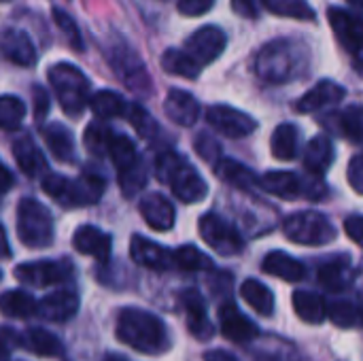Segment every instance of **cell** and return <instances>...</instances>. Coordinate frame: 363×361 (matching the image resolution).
I'll list each match as a JSON object with an SVG mask.
<instances>
[{
  "label": "cell",
  "mask_w": 363,
  "mask_h": 361,
  "mask_svg": "<svg viewBox=\"0 0 363 361\" xmlns=\"http://www.w3.org/2000/svg\"><path fill=\"white\" fill-rule=\"evenodd\" d=\"M117 338L130 349L145 355L168 351V332L160 317L140 309H123L117 319Z\"/></svg>",
  "instance_id": "cell-1"
},
{
  "label": "cell",
  "mask_w": 363,
  "mask_h": 361,
  "mask_svg": "<svg viewBox=\"0 0 363 361\" xmlns=\"http://www.w3.org/2000/svg\"><path fill=\"white\" fill-rule=\"evenodd\" d=\"M155 172L160 181L168 183L172 187V194L185 202V204H196L202 202L208 196V185L206 181L198 174L196 168H191L179 153L166 151L157 155L155 162Z\"/></svg>",
  "instance_id": "cell-2"
},
{
  "label": "cell",
  "mask_w": 363,
  "mask_h": 361,
  "mask_svg": "<svg viewBox=\"0 0 363 361\" xmlns=\"http://www.w3.org/2000/svg\"><path fill=\"white\" fill-rule=\"evenodd\" d=\"M43 189L62 206H87L100 200L104 191V179L96 172H83L79 179L47 174L43 179Z\"/></svg>",
  "instance_id": "cell-3"
},
{
  "label": "cell",
  "mask_w": 363,
  "mask_h": 361,
  "mask_svg": "<svg viewBox=\"0 0 363 361\" xmlns=\"http://www.w3.org/2000/svg\"><path fill=\"white\" fill-rule=\"evenodd\" d=\"M47 74L62 111L72 117L81 115L85 104H89V79L77 66L66 62L51 66Z\"/></svg>",
  "instance_id": "cell-4"
},
{
  "label": "cell",
  "mask_w": 363,
  "mask_h": 361,
  "mask_svg": "<svg viewBox=\"0 0 363 361\" xmlns=\"http://www.w3.org/2000/svg\"><path fill=\"white\" fill-rule=\"evenodd\" d=\"M300 49L289 40L268 43L255 60V72L268 83H287L300 72Z\"/></svg>",
  "instance_id": "cell-5"
},
{
  "label": "cell",
  "mask_w": 363,
  "mask_h": 361,
  "mask_svg": "<svg viewBox=\"0 0 363 361\" xmlns=\"http://www.w3.org/2000/svg\"><path fill=\"white\" fill-rule=\"evenodd\" d=\"M17 234L30 249H45L53 243V217L45 204L23 198L17 206Z\"/></svg>",
  "instance_id": "cell-6"
},
{
  "label": "cell",
  "mask_w": 363,
  "mask_h": 361,
  "mask_svg": "<svg viewBox=\"0 0 363 361\" xmlns=\"http://www.w3.org/2000/svg\"><path fill=\"white\" fill-rule=\"evenodd\" d=\"M108 155L117 168V177H119V187L123 191L125 198H132L134 194H138L145 183H147V170L145 164L138 157L136 145L123 136V134H115L108 147Z\"/></svg>",
  "instance_id": "cell-7"
},
{
  "label": "cell",
  "mask_w": 363,
  "mask_h": 361,
  "mask_svg": "<svg viewBox=\"0 0 363 361\" xmlns=\"http://www.w3.org/2000/svg\"><path fill=\"white\" fill-rule=\"evenodd\" d=\"M319 177L302 179L291 170H270L262 177H257V185L283 200H298V198H308V200H319L325 196V185L315 181Z\"/></svg>",
  "instance_id": "cell-8"
},
{
  "label": "cell",
  "mask_w": 363,
  "mask_h": 361,
  "mask_svg": "<svg viewBox=\"0 0 363 361\" xmlns=\"http://www.w3.org/2000/svg\"><path fill=\"white\" fill-rule=\"evenodd\" d=\"M283 232L291 243L304 247H323L336 238L332 221L317 211H302L287 217L283 223Z\"/></svg>",
  "instance_id": "cell-9"
},
{
  "label": "cell",
  "mask_w": 363,
  "mask_h": 361,
  "mask_svg": "<svg viewBox=\"0 0 363 361\" xmlns=\"http://www.w3.org/2000/svg\"><path fill=\"white\" fill-rule=\"evenodd\" d=\"M198 228H200V236L204 238V243L223 257L236 255L245 249V240L240 232L217 213L202 215Z\"/></svg>",
  "instance_id": "cell-10"
},
{
  "label": "cell",
  "mask_w": 363,
  "mask_h": 361,
  "mask_svg": "<svg viewBox=\"0 0 363 361\" xmlns=\"http://www.w3.org/2000/svg\"><path fill=\"white\" fill-rule=\"evenodd\" d=\"M108 60H111L108 62L111 68L132 91H143V94L147 91L149 77H147V70H145L138 53H134L125 43H117V45H113V53L108 55Z\"/></svg>",
  "instance_id": "cell-11"
},
{
  "label": "cell",
  "mask_w": 363,
  "mask_h": 361,
  "mask_svg": "<svg viewBox=\"0 0 363 361\" xmlns=\"http://www.w3.org/2000/svg\"><path fill=\"white\" fill-rule=\"evenodd\" d=\"M206 121L211 123V128H215L219 134L228 138H245L257 130V121L251 115L228 104L211 106L206 111Z\"/></svg>",
  "instance_id": "cell-12"
},
{
  "label": "cell",
  "mask_w": 363,
  "mask_h": 361,
  "mask_svg": "<svg viewBox=\"0 0 363 361\" xmlns=\"http://www.w3.org/2000/svg\"><path fill=\"white\" fill-rule=\"evenodd\" d=\"M328 21L334 30V36L347 51L357 53L363 49V13L332 6L328 11Z\"/></svg>",
  "instance_id": "cell-13"
},
{
  "label": "cell",
  "mask_w": 363,
  "mask_h": 361,
  "mask_svg": "<svg viewBox=\"0 0 363 361\" xmlns=\"http://www.w3.org/2000/svg\"><path fill=\"white\" fill-rule=\"evenodd\" d=\"M225 45H228V36L219 26H202L187 38L185 51L200 66H206L225 51Z\"/></svg>",
  "instance_id": "cell-14"
},
{
  "label": "cell",
  "mask_w": 363,
  "mask_h": 361,
  "mask_svg": "<svg viewBox=\"0 0 363 361\" xmlns=\"http://www.w3.org/2000/svg\"><path fill=\"white\" fill-rule=\"evenodd\" d=\"M70 277L66 262H28L15 266V279L28 287H49Z\"/></svg>",
  "instance_id": "cell-15"
},
{
  "label": "cell",
  "mask_w": 363,
  "mask_h": 361,
  "mask_svg": "<svg viewBox=\"0 0 363 361\" xmlns=\"http://www.w3.org/2000/svg\"><path fill=\"white\" fill-rule=\"evenodd\" d=\"M219 326H221V334L223 338L232 340V343H251L253 338L259 336V328L238 311L236 304L232 302H225L221 309H219Z\"/></svg>",
  "instance_id": "cell-16"
},
{
  "label": "cell",
  "mask_w": 363,
  "mask_h": 361,
  "mask_svg": "<svg viewBox=\"0 0 363 361\" xmlns=\"http://www.w3.org/2000/svg\"><path fill=\"white\" fill-rule=\"evenodd\" d=\"M181 306L185 309L187 315V328L191 332V336H196L198 340H211L215 334V328L206 315V302L204 298L196 291V289H185L181 294Z\"/></svg>",
  "instance_id": "cell-17"
},
{
  "label": "cell",
  "mask_w": 363,
  "mask_h": 361,
  "mask_svg": "<svg viewBox=\"0 0 363 361\" xmlns=\"http://www.w3.org/2000/svg\"><path fill=\"white\" fill-rule=\"evenodd\" d=\"M0 53L17 66L28 68L36 64V49L32 38L17 28H6L0 34Z\"/></svg>",
  "instance_id": "cell-18"
},
{
  "label": "cell",
  "mask_w": 363,
  "mask_h": 361,
  "mask_svg": "<svg viewBox=\"0 0 363 361\" xmlns=\"http://www.w3.org/2000/svg\"><path fill=\"white\" fill-rule=\"evenodd\" d=\"M79 311V296L74 291H53L38 302L36 315L51 323H64L72 319Z\"/></svg>",
  "instance_id": "cell-19"
},
{
  "label": "cell",
  "mask_w": 363,
  "mask_h": 361,
  "mask_svg": "<svg viewBox=\"0 0 363 361\" xmlns=\"http://www.w3.org/2000/svg\"><path fill=\"white\" fill-rule=\"evenodd\" d=\"M345 94H347V91H345L342 85H338L336 81L323 79V81H319L313 89H308V91L296 102V111L302 113V115L321 111V109H325V106L338 104V102L345 98Z\"/></svg>",
  "instance_id": "cell-20"
},
{
  "label": "cell",
  "mask_w": 363,
  "mask_h": 361,
  "mask_svg": "<svg viewBox=\"0 0 363 361\" xmlns=\"http://www.w3.org/2000/svg\"><path fill=\"white\" fill-rule=\"evenodd\" d=\"M140 217L155 232H168L174 226V206L162 194H149L140 200Z\"/></svg>",
  "instance_id": "cell-21"
},
{
  "label": "cell",
  "mask_w": 363,
  "mask_h": 361,
  "mask_svg": "<svg viewBox=\"0 0 363 361\" xmlns=\"http://www.w3.org/2000/svg\"><path fill=\"white\" fill-rule=\"evenodd\" d=\"M130 257L138 266H145V268H151V270H168L170 266H174L172 253L166 247L147 240L145 236H134L132 238V243H130Z\"/></svg>",
  "instance_id": "cell-22"
},
{
  "label": "cell",
  "mask_w": 363,
  "mask_h": 361,
  "mask_svg": "<svg viewBox=\"0 0 363 361\" xmlns=\"http://www.w3.org/2000/svg\"><path fill=\"white\" fill-rule=\"evenodd\" d=\"M72 245L79 253L91 255L98 262H106L111 257V249H113L111 236L106 232H102L100 228H94V226L77 228V232L72 236Z\"/></svg>",
  "instance_id": "cell-23"
},
{
  "label": "cell",
  "mask_w": 363,
  "mask_h": 361,
  "mask_svg": "<svg viewBox=\"0 0 363 361\" xmlns=\"http://www.w3.org/2000/svg\"><path fill=\"white\" fill-rule=\"evenodd\" d=\"M164 113L177 126L189 128L200 117V104H198V100L189 91H185V89H170L166 100H164Z\"/></svg>",
  "instance_id": "cell-24"
},
{
  "label": "cell",
  "mask_w": 363,
  "mask_h": 361,
  "mask_svg": "<svg viewBox=\"0 0 363 361\" xmlns=\"http://www.w3.org/2000/svg\"><path fill=\"white\" fill-rule=\"evenodd\" d=\"M334 164V145L332 138L319 134L311 138L304 151V168L308 170L311 177H323L330 166Z\"/></svg>",
  "instance_id": "cell-25"
},
{
  "label": "cell",
  "mask_w": 363,
  "mask_h": 361,
  "mask_svg": "<svg viewBox=\"0 0 363 361\" xmlns=\"http://www.w3.org/2000/svg\"><path fill=\"white\" fill-rule=\"evenodd\" d=\"M262 268L266 274L283 279L287 283H298L306 277V266L302 262L294 260L289 253H283V251H270L264 257Z\"/></svg>",
  "instance_id": "cell-26"
},
{
  "label": "cell",
  "mask_w": 363,
  "mask_h": 361,
  "mask_svg": "<svg viewBox=\"0 0 363 361\" xmlns=\"http://www.w3.org/2000/svg\"><path fill=\"white\" fill-rule=\"evenodd\" d=\"M43 138L51 151V155L62 162V164H70L74 162V140L68 128H64L62 123H49L43 128Z\"/></svg>",
  "instance_id": "cell-27"
},
{
  "label": "cell",
  "mask_w": 363,
  "mask_h": 361,
  "mask_svg": "<svg viewBox=\"0 0 363 361\" xmlns=\"http://www.w3.org/2000/svg\"><path fill=\"white\" fill-rule=\"evenodd\" d=\"M13 155H15V162L26 177H38L40 172L47 170V160H45L43 151L28 136L19 138L13 145Z\"/></svg>",
  "instance_id": "cell-28"
},
{
  "label": "cell",
  "mask_w": 363,
  "mask_h": 361,
  "mask_svg": "<svg viewBox=\"0 0 363 361\" xmlns=\"http://www.w3.org/2000/svg\"><path fill=\"white\" fill-rule=\"evenodd\" d=\"M291 302H294L296 315H298L302 321H306V323L319 326V323H323L325 317H328V304H325V300H323L319 294H315V291H306V289L294 291Z\"/></svg>",
  "instance_id": "cell-29"
},
{
  "label": "cell",
  "mask_w": 363,
  "mask_h": 361,
  "mask_svg": "<svg viewBox=\"0 0 363 361\" xmlns=\"http://www.w3.org/2000/svg\"><path fill=\"white\" fill-rule=\"evenodd\" d=\"M319 283L332 291H342L353 283V266L347 257H336L319 268Z\"/></svg>",
  "instance_id": "cell-30"
},
{
  "label": "cell",
  "mask_w": 363,
  "mask_h": 361,
  "mask_svg": "<svg viewBox=\"0 0 363 361\" xmlns=\"http://www.w3.org/2000/svg\"><path fill=\"white\" fill-rule=\"evenodd\" d=\"M217 170V177L238 189H253L257 185V177L251 168H247L245 164L236 162V160H228V157H221L215 166Z\"/></svg>",
  "instance_id": "cell-31"
},
{
  "label": "cell",
  "mask_w": 363,
  "mask_h": 361,
  "mask_svg": "<svg viewBox=\"0 0 363 361\" xmlns=\"http://www.w3.org/2000/svg\"><path fill=\"white\" fill-rule=\"evenodd\" d=\"M240 296L257 315L270 317L274 313V294L264 283L255 279H247L240 287Z\"/></svg>",
  "instance_id": "cell-32"
},
{
  "label": "cell",
  "mask_w": 363,
  "mask_h": 361,
  "mask_svg": "<svg viewBox=\"0 0 363 361\" xmlns=\"http://www.w3.org/2000/svg\"><path fill=\"white\" fill-rule=\"evenodd\" d=\"M298 128L294 123H281L270 138V151L277 160L291 162L298 155Z\"/></svg>",
  "instance_id": "cell-33"
},
{
  "label": "cell",
  "mask_w": 363,
  "mask_h": 361,
  "mask_svg": "<svg viewBox=\"0 0 363 361\" xmlns=\"http://www.w3.org/2000/svg\"><path fill=\"white\" fill-rule=\"evenodd\" d=\"M162 68L183 79H198L202 70V66L187 51H181V49H166L162 55Z\"/></svg>",
  "instance_id": "cell-34"
},
{
  "label": "cell",
  "mask_w": 363,
  "mask_h": 361,
  "mask_svg": "<svg viewBox=\"0 0 363 361\" xmlns=\"http://www.w3.org/2000/svg\"><path fill=\"white\" fill-rule=\"evenodd\" d=\"M38 302L26 291H6L0 296V313L11 319H28L36 315Z\"/></svg>",
  "instance_id": "cell-35"
},
{
  "label": "cell",
  "mask_w": 363,
  "mask_h": 361,
  "mask_svg": "<svg viewBox=\"0 0 363 361\" xmlns=\"http://www.w3.org/2000/svg\"><path fill=\"white\" fill-rule=\"evenodd\" d=\"M23 345L28 351L40 355V357H60L64 353V345L60 338L47 330H28L23 336Z\"/></svg>",
  "instance_id": "cell-36"
},
{
  "label": "cell",
  "mask_w": 363,
  "mask_h": 361,
  "mask_svg": "<svg viewBox=\"0 0 363 361\" xmlns=\"http://www.w3.org/2000/svg\"><path fill=\"white\" fill-rule=\"evenodd\" d=\"M89 109L96 117L100 119H113V117H121L125 115V100L117 94V91H111V89H102V91H96L91 98H89Z\"/></svg>",
  "instance_id": "cell-37"
},
{
  "label": "cell",
  "mask_w": 363,
  "mask_h": 361,
  "mask_svg": "<svg viewBox=\"0 0 363 361\" xmlns=\"http://www.w3.org/2000/svg\"><path fill=\"white\" fill-rule=\"evenodd\" d=\"M262 6L272 15L300 19V21H315L317 13L306 0H262Z\"/></svg>",
  "instance_id": "cell-38"
},
{
  "label": "cell",
  "mask_w": 363,
  "mask_h": 361,
  "mask_svg": "<svg viewBox=\"0 0 363 361\" xmlns=\"http://www.w3.org/2000/svg\"><path fill=\"white\" fill-rule=\"evenodd\" d=\"M328 317L332 319L334 326L342 330L351 328H363V306L349 302V300H338L328 306Z\"/></svg>",
  "instance_id": "cell-39"
},
{
  "label": "cell",
  "mask_w": 363,
  "mask_h": 361,
  "mask_svg": "<svg viewBox=\"0 0 363 361\" xmlns=\"http://www.w3.org/2000/svg\"><path fill=\"white\" fill-rule=\"evenodd\" d=\"M172 262L177 268L187 272H200V270H213V260L206 257L200 249L194 245H183L172 253Z\"/></svg>",
  "instance_id": "cell-40"
},
{
  "label": "cell",
  "mask_w": 363,
  "mask_h": 361,
  "mask_svg": "<svg viewBox=\"0 0 363 361\" xmlns=\"http://www.w3.org/2000/svg\"><path fill=\"white\" fill-rule=\"evenodd\" d=\"M113 130L102 123V121H91L83 134V140H85V147L89 153L94 155H102V153H108V147H111V140H113Z\"/></svg>",
  "instance_id": "cell-41"
},
{
  "label": "cell",
  "mask_w": 363,
  "mask_h": 361,
  "mask_svg": "<svg viewBox=\"0 0 363 361\" xmlns=\"http://www.w3.org/2000/svg\"><path fill=\"white\" fill-rule=\"evenodd\" d=\"M26 117V104L17 96H0V128L17 130Z\"/></svg>",
  "instance_id": "cell-42"
},
{
  "label": "cell",
  "mask_w": 363,
  "mask_h": 361,
  "mask_svg": "<svg viewBox=\"0 0 363 361\" xmlns=\"http://www.w3.org/2000/svg\"><path fill=\"white\" fill-rule=\"evenodd\" d=\"M340 130L342 134L353 140V143H362L363 140V106L359 104H351L349 109H345L340 113Z\"/></svg>",
  "instance_id": "cell-43"
},
{
  "label": "cell",
  "mask_w": 363,
  "mask_h": 361,
  "mask_svg": "<svg viewBox=\"0 0 363 361\" xmlns=\"http://www.w3.org/2000/svg\"><path fill=\"white\" fill-rule=\"evenodd\" d=\"M123 117H128V121L132 123V128H134L143 138H151V136L157 132L155 119H153L140 104H128Z\"/></svg>",
  "instance_id": "cell-44"
},
{
  "label": "cell",
  "mask_w": 363,
  "mask_h": 361,
  "mask_svg": "<svg viewBox=\"0 0 363 361\" xmlns=\"http://www.w3.org/2000/svg\"><path fill=\"white\" fill-rule=\"evenodd\" d=\"M53 19L57 23V28L62 30V34L68 38V45L74 49V51H83V38H81V32L77 28V21L62 9H53Z\"/></svg>",
  "instance_id": "cell-45"
},
{
  "label": "cell",
  "mask_w": 363,
  "mask_h": 361,
  "mask_svg": "<svg viewBox=\"0 0 363 361\" xmlns=\"http://www.w3.org/2000/svg\"><path fill=\"white\" fill-rule=\"evenodd\" d=\"M194 147H196L198 155H200L202 160H206L208 164H215V166H217V162L221 160V147H219V143H217L213 136L204 134V132L198 134Z\"/></svg>",
  "instance_id": "cell-46"
},
{
  "label": "cell",
  "mask_w": 363,
  "mask_h": 361,
  "mask_svg": "<svg viewBox=\"0 0 363 361\" xmlns=\"http://www.w3.org/2000/svg\"><path fill=\"white\" fill-rule=\"evenodd\" d=\"M215 0H179L177 6L183 15L187 17H200L204 13H208L213 9Z\"/></svg>",
  "instance_id": "cell-47"
},
{
  "label": "cell",
  "mask_w": 363,
  "mask_h": 361,
  "mask_svg": "<svg viewBox=\"0 0 363 361\" xmlns=\"http://www.w3.org/2000/svg\"><path fill=\"white\" fill-rule=\"evenodd\" d=\"M347 179L351 183V187L363 196V153L362 155H355L349 164V170H347Z\"/></svg>",
  "instance_id": "cell-48"
},
{
  "label": "cell",
  "mask_w": 363,
  "mask_h": 361,
  "mask_svg": "<svg viewBox=\"0 0 363 361\" xmlns=\"http://www.w3.org/2000/svg\"><path fill=\"white\" fill-rule=\"evenodd\" d=\"M345 232L351 240L363 247V215H351L345 219Z\"/></svg>",
  "instance_id": "cell-49"
},
{
  "label": "cell",
  "mask_w": 363,
  "mask_h": 361,
  "mask_svg": "<svg viewBox=\"0 0 363 361\" xmlns=\"http://www.w3.org/2000/svg\"><path fill=\"white\" fill-rule=\"evenodd\" d=\"M232 9H234L240 17L255 19V17L259 15L262 0H232Z\"/></svg>",
  "instance_id": "cell-50"
},
{
  "label": "cell",
  "mask_w": 363,
  "mask_h": 361,
  "mask_svg": "<svg viewBox=\"0 0 363 361\" xmlns=\"http://www.w3.org/2000/svg\"><path fill=\"white\" fill-rule=\"evenodd\" d=\"M32 98H34V115H36V119H45V115L49 113V94L40 85H34Z\"/></svg>",
  "instance_id": "cell-51"
},
{
  "label": "cell",
  "mask_w": 363,
  "mask_h": 361,
  "mask_svg": "<svg viewBox=\"0 0 363 361\" xmlns=\"http://www.w3.org/2000/svg\"><path fill=\"white\" fill-rule=\"evenodd\" d=\"M11 187H13V174L9 172V168H6V166H2V164H0V196H2V194H6Z\"/></svg>",
  "instance_id": "cell-52"
},
{
  "label": "cell",
  "mask_w": 363,
  "mask_h": 361,
  "mask_svg": "<svg viewBox=\"0 0 363 361\" xmlns=\"http://www.w3.org/2000/svg\"><path fill=\"white\" fill-rule=\"evenodd\" d=\"M204 361H238L232 353L223 351V349H213L204 355Z\"/></svg>",
  "instance_id": "cell-53"
},
{
  "label": "cell",
  "mask_w": 363,
  "mask_h": 361,
  "mask_svg": "<svg viewBox=\"0 0 363 361\" xmlns=\"http://www.w3.org/2000/svg\"><path fill=\"white\" fill-rule=\"evenodd\" d=\"M9 257H11V247H9V240H6V232L0 226V260H9Z\"/></svg>",
  "instance_id": "cell-54"
},
{
  "label": "cell",
  "mask_w": 363,
  "mask_h": 361,
  "mask_svg": "<svg viewBox=\"0 0 363 361\" xmlns=\"http://www.w3.org/2000/svg\"><path fill=\"white\" fill-rule=\"evenodd\" d=\"M9 345H4L2 340H0V361H9Z\"/></svg>",
  "instance_id": "cell-55"
},
{
  "label": "cell",
  "mask_w": 363,
  "mask_h": 361,
  "mask_svg": "<svg viewBox=\"0 0 363 361\" xmlns=\"http://www.w3.org/2000/svg\"><path fill=\"white\" fill-rule=\"evenodd\" d=\"M355 57H357V68L363 70V49H359V51L355 53Z\"/></svg>",
  "instance_id": "cell-56"
},
{
  "label": "cell",
  "mask_w": 363,
  "mask_h": 361,
  "mask_svg": "<svg viewBox=\"0 0 363 361\" xmlns=\"http://www.w3.org/2000/svg\"><path fill=\"white\" fill-rule=\"evenodd\" d=\"M351 4H355V6H359V9H363V0H349Z\"/></svg>",
  "instance_id": "cell-57"
},
{
  "label": "cell",
  "mask_w": 363,
  "mask_h": 361,
  "mask_svg": "<svg viewBox=\"0 0 363 361\" xmlns=\"http://www.w3.org/2000/svg\"><path fill=\"white\" fill-rule=\"evenodd\" d=\"M0 279H2V272H0Z\"/></svg>",
  "instance_id": "cell-58"
},
{
  "label": "cell",
  "mask_w": 363,
  "mask_h": 361,
  "mask_svg": "<svg viewBox=\"0 0 363 361\" xmlns=\"http://www.w3.org/2000/svg\"><path fill=\"white\" fill-rule=\"evenodd\" d=\"M0 2H6V0H0Z\"/></svg>",
  "instance_id": "cell-59"
}]
</instances>
